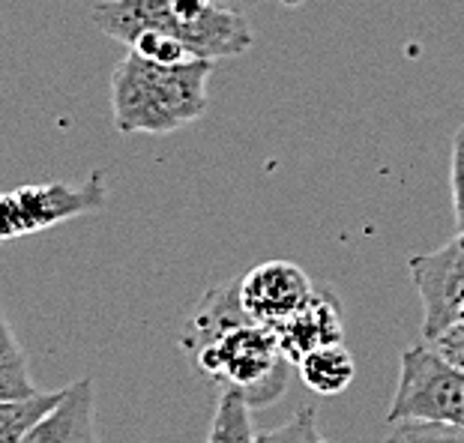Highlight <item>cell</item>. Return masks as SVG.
<instances>
[{"label": "cell", "mask_w": 464, "mask_h": 443, "mask_svg": "<svg viewBox=\"0 0 464 443\" xmlns=\"http://www.w3.org/2000/svg\"><path fill=\"white\" fill-rule=\"evenodd\" d=\"M108 201L102 171H93L84 183H39L0 192V243L31 237L54 225L100 213Z\"/></svg>", "instance_id": "5"}, {"label": "cell", "mask_w": 464, "mask_h": 443, "mask_svg": "<svg viewBox=\"0 0 464 443\" xmlns=\"http://www.w3.org/2000/svg\"><path fill=\"white\" fill-rule=\"evenodd\" d=\"M213 4H219L225 9H234V13H243L246 6H255V4H261V0H213ZM282 6H300L303 0H279Z\"/></svg>", "instance_id": "18"}, {"label": "cell", "mask_w": 464, "mask_h": 443, "mask_svg": "<svg viewBox=\"0 0 464 443\" xmlns=\"http://www.w3.org/2000/svg\"><path fill=\"white\" fill-rule=\"evenodd\" d=\"M63 390L43 392L39 390L31 399L0 401V443H24L31 429L61 401Z\"/></svg>", "instance_id": "13"}, {"label": "cell", "mask_w": 464, "mask_h": 443, "mask_svg": "<svg viewBox=\"0 0 464 443\" xmlns=\"http://www.w3.org/2000/svg\"><path fill=\"white\" fill-rule=\"evenodd\" d=\"M93 378L84 375L69 383L61 401L36 422L24 443H100L93 429Z\"/></svg>", "instance_id": "9"}, {"label": "cell", "mask_w": 464, "mask_h": 443, "mask_svg": "<svg viewBox=\"0 0 464 443\" xmlns=\"http://www.w3.org/2000/svg\"><path fill=\"white\" fill-rule=\"evenodd\" d=\"M461 130H464V126H461Z\"/></svg>", "instance_id": "19"}, {"label": "cell", "mask_w": 464, "mask_h": 443, "mask_svg": "<svg viewBox=\"0 0 464 443\" xmlns=\"http://www.w3.org/2000/svg\"><path fill=\"white\" fill-rule=\"evenodd\" d=\"M93 24L121 45L138 34H162L186 45L198 61L240 57L255 36L243 13L213 0H102L91 9Z\"/></svg>", "instance_id": "2"}, {"label": "cell", "mask_w": 464, "mask_h": 443, "mask_svg": "<svg viewBox=\"0 0 464 443\" xmlns=\"http://www.w3.org/2000/svg\"><path fill=\"white\" fill-rule=\"evenodd\" d=\"M408 270L422 303V342L464 327V231L440 249L413 255Z\"/></svg>", "instance_id": "6"}, {"label": "cell", "mask_w": 464, "mask_h": 443, "mask_svg": "<svg viewBox=\"0 0 464 443\" xmlns=\"http://www.w3.org/2000/svg\"><path fill=\"white\" fill-rule=\"evenodd\" d=\"M273 332L276 344L285 353V360L291 366L309 357L312 351H321L327 344H342L344 339V312L339 297L330 288H314L303 309H297L291 318H285L273 327H266Z\"/></svg>", "instance_id": "8"}, {"label": "cell", "mask_w": 464, "mask_h": 443, "mask_svg": "<svg viewBox=\"0 0 464 443\" xmlns=\"http://www.w3.org/2000/svg\"><path fill=\"white\" fill-rule=\"evenodd\" d=\"M258 443H330V440L321 435L318 413L312 408H300L288 422L261 431Z\"/></svg>", "instance_id": "14"}, {"label": "cell", "mask_w": 464, "mask_h": 443, "mask_svg": "<svg viewBox=\"0 0 464 443\" xmlns=\"http://www.w3.org/2000/svg\"><path fill=\"white\" fill-rule=\"evenodd\" d=\"M180 344L195 371L222 390H237L252 410L279 401L288 390L291 362L273 332L243 312L237 279L204 294L186 321Z\"/></svg>", "instance_id": "1"}, {"label": "cell", "mask_w": 464, "mask_h": 443, "mask_svg": "<svg viewBox=\"0 0 464 443\" xmlns=\"http://www.w3.org/2000/svg\"><path fill=\"white\" fill-rule=\"evenodd\" d=\"M396 422H438L464 429V369L440 357L431 344L404 351L387 413V426Z\"/></svg>", "instance_id": "4"}, {"label": "cell", "mask_w": 464, "mask_h": 443, "mask_svg": "<svg viewBox=\"0 0 464 443\" xmlns=\"http://www.w3.org/2000/svg\"><path fill=\"white\" fill-rule=\"evenodd\" d=\"M36 392L39 387L27 369V353L9 327L4 309H0V401L31 399Z\"/></svg>", "instance_id": "11"}, {"label": "cell", "mask_w": 464, "mask_h": 443, "mask_svg": "<svg viewBox=\"0 0 464 443\" xmlns=\"http://www.w3.org/2000/svg\"><path fill=\"white\" fill-rule=\"evenodd\" d=\"M450 186H452V216H456V234L464 231V130L452 138V165H450Z\"/></svg>", "instance_id": "16"}, {"label": "cell", "mask_w": 464, "mask_h": 443, "mask_svg": "<svg viewBox=\"0 0 464 443\" xmlns=\"http://www.w3.org/2000/svg\"><path fill=\"white\" fill-rule=\"evenodd\" d=\"M431 348L438 351L440 357H447L450 362H456V366L464 369V327L443 332L438 342H431Z\"/></svg>", "instance_id": "17"}, {"label": "cell", "mask_w": 464, "mask_h": 443, "mask_svg": "<svg viewBox=\"0 0 464 443\" xmlns=\"http://www.w3.org/2000/svg\"><path fill=\"white\" fill-rule=\"evenodd\" d=\"M383 443H464V429L438 426V422H396Z\"/></svg>", "instance_id": "15"}, {"label": "cell", "mask_w": 464, "mask_h": 443, "mask_svg": "<svg viewBox=\"0 0 464 443\" xmlns=\"http://www.w3.org/2000/svg\"><path fill=\"white\" fill-rule=\"evenodd\" d=\"M207 443H258L252 408L237 390H222L210 419V431H207Z\"/></svg>", "instance_id": "12"}, {"label": "cell", "mask_w": 464, "mask_h": 443, "mask_svg": "<svg viewBox=\"0 0 464 443\" xmlns=\"http://www.w3.org/2000/svg\"><path fill=\"white\" fill-rule=\"evenodd\" d=\"M213 61L162 66L126 52L111 72V114L123 135H168L207 111Z\"/></svg>", "instance_id": "3"}, {"label": "cell", "mask_w": 464, "mask_h": 443, "mask_svg": "<svg viewBox=\"0 0 464 443\" xmlns=\"http://www.w3.org/2000/svg\"><path fill=\"white\" fill-rule=\"evenodd\" d=\"M297 369L305 387L318 396H339L357 378V362L344 344H327L321 351H312Z\"/></svg>", "instance_id": "10"}, {"label": "cell", "mask_w": 464, "mask_h": 443, "mask_svg": "<svg viewBox=\"0 0 464 443\" xmlns=\"http://www.w3.org/2000/svg\"><path fill=\"white\" fill-rule=\"evenodd\" d=\"M314 284L309 273L297 267L294 261H264L237 279L240 291V306L252 321L273 327L294 312L303 309L314 294Z\"/></svg>", "instance_id": "7"}]
</instances>
